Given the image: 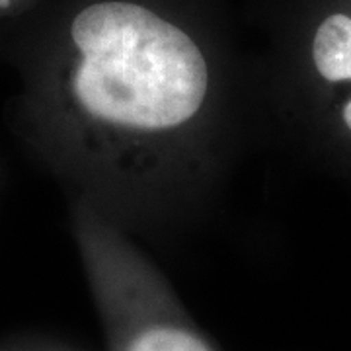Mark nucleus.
Instances as JSON below:
<instances>
[{
    "label": "nucleus",
    "mask_w": 351,
    "mask_h": 351,
    "mask_svg": "<svg viewBox=\"0 0 351 351\" xmlns=\"http://www.w3.org/2000/svg\"><path fill=\"white\" fill-rule=\"evenodd\" d=\"M71 84L106 125L166 131L189 121L209 90L197 38L147 0H88L69 22Z\"/></svg>",
    "instance_id": "obj_1"
},
{
    "label": "nucleus",
    "mask_w": 351,
    "mask_h": 351,
    "mask_svg": "<svg viewBox=\"0 0 351 351\" xmlns=\"http://www.w3.org/2000/svg\"><path fill=\"white\" fill-rule=\"evenodd\" d=\"M125 351H213L199 336L186 328L154 324L141 330Z\"/></svg>",
    "instance_id": "obj_2"
}]
</instances>
